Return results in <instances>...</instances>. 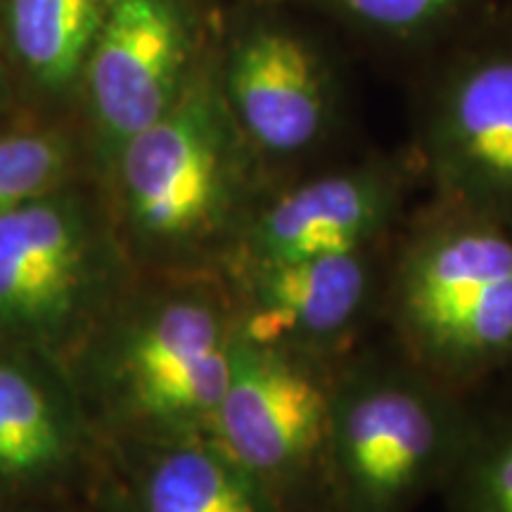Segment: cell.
Wrapping results in <instances>:
<instances>
[{
	"instance_id": "ac0fdd59",
	"label": "cell",
	"mask_w": 512,
	"mask_h": 512,
	"mask_svg": "<svg viewBox=\"0 0 512 512\" xmlns=\"http://www.w3.org/2000/svg\"><path fill=\"white\" fill-rule=\"evenodd\" d=\"M10 100V83H8V74H5L3 62H0V110L8 105Z\"/></svg>"
},
{
	"instance_id": "8fae6325",
	"label": "cell",
	"mask_w": 512,
	"mask_h": 512,
	"mask_svg": "<svg viewBox=\"0 0 512 512\" xmlns=\"http://www.w3.org/2000/svg\"><path fill=\"white\" fill-rule=\"evenodd\" d=\"M427 157L444 200L486 214L512 207V62L465 69L439 93Z\"/></svg>"
},
{
	"instance_id": "3957f363",
	"label": "cell",
	"mask_w": 512,
	"mask_h": 512,
	"mask_svg": "<svg viewBox=\"0 0 512 512\" xmlns=\"http://www.w3.org/2000/svg\"><path fill=\"white\" fill-rule=\"evenodd\" d=\"M470 427L411 361L339 370L323 453L325 512H411L441 489Z\"/></svg>"
},
{
	"instance_id": "4fadbf2b",
	"label": "cell",
	"mask_w": 512,
	"mask_h": 512,
	"mask_svg": "<svg viewBox=\"0 0 512 512\" xmlns=\"http://www.w3.org/2000/svg\"><path fill=\"white\" fill-rule=\"evenodd\" d=\"M107 0H3L10 55L36 86L72 91L98 34Z\"/></svg>"
},
{
	"instance_id": "9c48e42d",
	"label": "cell",
	"mask_w": 512,
	"mask_h": 512,
	"mask_svg": "<svg viewBox=\"0 0 512 512\" xmlns=\"http://www.w3.org/2000/svg\"><path fill=\"white\" fill-rule=\"evenodd\" d=\"M238 330L254 342L330 358L377 290L373 249L235 268Z\"/></svg>"
},
{
	"instance_id": "8992f818",
	"label": "cell",
	"mask_w": 512,
	"mask_h": 512,
	"mask_svg": "<svg viewBox=\"0 0 512 512\" xmlns=\"http://www.w3.org/2000/svg\"><path fill=\"white\" fill-rule=\"evenodd\" d=\"M204 55L192 0H107L81 74L105 174L121 147L174 105Z\"/></svg>"
},
{
	"instance_id": "2e32d148",
	"label": "cell",
	"mask_w": 512,
	"mask_h": 512,
	"mask_svg": "<svg viewBox=\"0 0 512 512\" xmlns=\"http://www.w3.org/2000/svg\"><path fill=\"white\" fill-rule=\"evenodd\" d=\"M72 147L60 131L0 136V216L62 188Z\"/></svg>"
},
{
	"instance_id": "30bf717a",
	"label": "cell",
	"mask_w": 512,
	"mask_h": 512,
	"mask_svg": "<svg viewBox=\"0 0 512 512\" xmlns=\"http://www.w3.org/2000/svg\"><path fill=\"white\" fill-rule=\"evenodd\" d=\"M401 181L387 166H354L256 204L235 242L233 268L375 249L396 219Z\"/></svg>"
},
{
	"instance_id": "7c38bea8",
	"label": "cell",
	"mask_w": 512,
	"mask_h": 512,
	"mask_svg": "<svg viewBox=\"0 0 512 512\" xmlns=\"http://www.w3.org/2000/svg\"><path fill=\"white\" fill-rule=\"evenodd\" d=\"M114 512H290L211 432L159 437Z\"/></svg>"
},
{
	"instance_id": "52a82bcc",
	"label": "cell",
	"mask_w": 512,
	"mask_h": 512,
	"mask_svg": "<svg viewBox=\"0 0 512 512\" xmlns=\"http://www.w3.org/2000/svg\"><path fill=\"white\" fill-rule=\"evenodd\" d=\"M219 83L242 138L266 159L316 147L335 112L328 62L309 38L275 19H252L216 55Z\"/></svg>"
},
{
	"instance_id": "9a60e30c",
	"label": "cell",
	"mask_w": 512,
	"mask_h": 512,
	"mask_svg": "<svg viewBox=\"0 0 512 512\" xmlns=\"http://www.w3.org/2000/svg\"><path fill=\"white\" fill-rule=\"evenodd\" d=\"M441 489L448 512H512V422L486 437L467 434Z\"/></svg>"
},
{
	"instance_id": "7a4b0ae2",
	"label": "cell",
	"mask_w": 512,
	"mask_h": 512,
	"mask_svg": "<svg viewBox=\"0 0 512 512\" xmlns=\"http://www.w3.org/2000/svg\"><path fill=\"white\" fill-rule=\"evenodd\" d=\"M387 304L415 368L441 384L482 373L512 354V233L444 200L401 247Z\"/></svg>"
},
{
	"instance_id": "5bb4252c",
	"label": "cell",
	"mask_w": 512,
	"mask_h": 512,
	"mask_svg": "<svg viewBox=\"0 0 512 512\" xmlns=\"http://www.w3.org/2000/svg\"><path fill=\"white\" fill-rule=\"evenodd\" d=\"M69 422L46 384L0 361V482H29L69 456Z\"/></svg>"
},
{
	"instance_id": "6da1fadb",
	"label": "cell",
	"mask_w": 512,
	"mask_h": 512,
	"mask_svg": "<svg viewBox=\"0 0 512 512\" xmlns=\"http://www.w3.org/2000/svg\"><path fill=\"white\" fill-rule=\"evenodd\" d=\"M254 164L207 53L174 105L112 166L128 235L152 256L230 254L256 209Z\"/></svg>"
},
{
	"instance_id": "277c9868",
	"label": "cell",
	"mask_w": 512,
	"mask_h": 512,
	"mask_svg": "<svg viewBox=\"0 0 512 512\" xmlns=\"http://www.w3.org/2000/svg\"><path fill=\"white\" fill-rule=\"evenodd\" d=\"M238 337L235 304L209 287L145 302L112 344L119 406L159 437L209 432L226 392Z\"/></svg>"
},
{
	"instance_id": "ba28073f",
	"label": "cell",
	"mask_w": 512,
	"mask_h": 512,
	"mask_svg": "<svg viewBox=\"0 0 512 512\" xmlns=\"http://www.w3.org/2000/svg\"><path fill=\"white\" fill-rule=\"evenodd\" d=\"M100 242L79 197L57 188L0 216V325L57 335L93 297Z\"/></svg>"
},
{
	"instance_id": "e0dca14e",
	"label": "cell",
	"mask_w": 512,
	"mask_h": 512,
	"mask_svg": "<svg viewBox=\"0 0 512 512\" xmlns=\"http://www.w3.org/2000/svg\"><path fill=\"white\" fill-rule=\"evenodd\" d=\"M330 10L382 36L411 38L439 27L458 0H323Z\"/></svg>"
},
{
	"instance_id": "5b68a950",
	"label": "cell",
	"mask_w": 512,
	"mask_h": 512,
	"mask_svg": "<svg viewBox=\"0 0 512 512\" xmlns=\"http://www.w3.org/2000/svg\"><path fill=\"white\" fill-rule=\"evenodd\" d=\"M337 373L328 358L254 342L238 330L211 434L283 498L290 512L323 503V453Z\"/></svg>"
}]
</instances>
